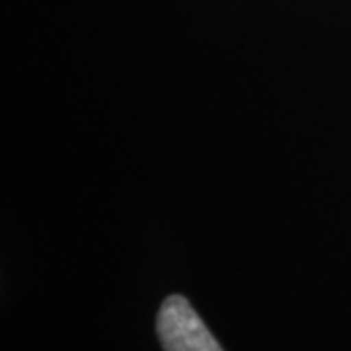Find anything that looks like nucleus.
Wrapping results in <instances>:
<instances>
[{
  "label": "nucleus",
  "instance_id": "1",
  "mask_svg": "<svg viewBox=\"0 0 351 351\" xmlns=\"http://www.w3.org/2000/svg\"><path fill=\"white\" fill-rule=\"evenodd\" d=\"M156 332L164 351H225L188 299L172 295L162 302Z\"/></svg>",
  "mask_w": 351,
  "mask_h": 351
}]
</instances>
